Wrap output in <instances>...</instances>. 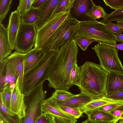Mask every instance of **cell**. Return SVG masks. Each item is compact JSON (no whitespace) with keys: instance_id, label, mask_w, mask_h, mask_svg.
<instances>
[{"instance_id":"6da1fadb","label":"cell","mask_w":123,"mask_h":123,"mask_svg":"<svg viewBox=\"0 0 123 123\" xmlns=\"http://www.w3.org/2000/svg\"><path fill=\"white\" fill-rule=\"evenodd\" d=\"M78 52L77 45L73 39L58 52L47 80L49 87L68 91L73 86L70 83V76L74 65L77 63Z\"/></svg>"},{"instance_id":"7a4b0ae2","label":"cell","mask_w":123,"mask_h":123,"mask_svg":"<svg viewBox=\"0 0 123 123\" xmlns=\"http://www.w3.org/2000/svg\"><path fill=\"white\" fill-rule=\"evenodd\" d=\"M79 78L76 85L80 91L93 99L106 96V87L108 73L100 65L86 62L80 67Z\"/></svg>"},{"instance_id":"3957f363","label":"cell","mask_w":123,"mask_h":123,"mask_svg":"<svg viewBox=\"0 0 123 123\" xmlns=\"http://www.w3.org/2000/svg\"><path fill=\"white\" fill-rule=\"evenodd\" d=\"M58 52L45 53L40 61L24 76L23 92L25 95L47 80L52 65Z\"/></svg>"},{"instance_id":"277c9868","label":"cell","mask_w":123,"mask_h":123,"mask_svg":"<svg viewBox=\"0 0 123 123\" xmlns=\"http://www.w3.org/2000/svg\"><path fill=\"white\" fill-rule=\"evenodd\" d=\"M80 21L69 16L58 28L48 40L40 49L45 53L59 52L76 37V30Z\"/></svg>"},{"instance_id":"5b68a950","label":"cell","mask_w":123,"mask_h":123,"mask_svg":"<svg viewBox=\"0 0 123 123\" xmlns=\"http://www.w3.org/2000/svg\"><path fill=\"white\" fill-rule=\"evenodd\" d=\"M76 36L114 45L117 44L114 34L103 22L88 20L80 21L77 27Z\"/></svg>"},{"instance_id":"8992f818","label":"cell","mask_w":123,"mask_h":123,"mask_svg":"<svg viewBox=\"0 0 123 123\" xmlns=\"http://www.w3.org/2000/svg\"><path fill=\"white\" fill-rule=\"evenodd\" d=\"M92 48L99 60L100 65L106 71L123 74V66L119 58L117 50L115 48L100 42Z\"/></svg>"},{"instance_id":"52a82bcc","label":"cell","mask_w":123,"mask_h":123,"mask_svg":"<svg viewBox=\"0 0 123 123\" xmlns=\"http://www.w3.org/2000/svg\"><path fill=\"white\" fill-rule=\"evenodd\" d=\"M43 85L41 84L29 94L25 95L24 100L27 107L26 114L21 119V123H35L43 113L41 107L45 99L46 92L43 89Z\"/></svg>"},{"instance_id":"ba28073f","label":"cell","mask_w":123,"mask_h":123,"mask_svg":"<svg viewBox=\"0 0 123 123\" xmlns=\"http://www.w3.org/2000/svg\"><path fill=\"white\" fill-rule=\"evenodd\" d=\"M37 31L34 24L21 22L17 34L14 47L16 51L26 53L35 45Z\"/></svg>"},{"instance_id":"9c48e42d","label":"cell","mask_w":123,"mask_h":123,"mask_svg":"<svg viewBox=\"0 0 123 123\" xmlns=\"http://www.w3.org/2000/svg\"><path fill=\"white\" fill-rule=\"evenodd\" d=\"M69 16V11L53 16L43 26L37 31L35 45L34 48L40 49L61 24Z\"/></svg>"},{"instance_id":"30bf717a","label":"cell","mask_w":123,"mask_h":123,"mask_svg":"<svg viewBox=\"0 0 123 123\" xmlns=\"http://www.w3.org/2000/svg\"><path fill=\"white\" fill-rule=\"evenodd\" d=\"M24 97V94L21 92L19 88L18 78L12 93L10 111L16 115L20 119L24 117L26 114L27 107Z\"/></svg>"},{"instance_id":"8fae6325","label":"cell","mask_w":123,"mask_h":123,"mask_svg":"<svg viewBox=\"0 0 123 123\" xmlns=\"http://www.w3.org/2000/svg\"><path fill=\"white\" fill-rule=\"evenodd\" d=\"M43 113L51 115L62 118L70 123L77 121V119L67 114L61 110L56 100L51 96L45 99L41 107Z\"/></svg>"},{"instance_id":"7c38bea8","label":"cell","mask_w":123,"mask_h":123,"mask_svg":"<svg viewBox=\"0 0 123 123\" xmlns=\"http://www.w3.org/2000/svg\"><path fill=\"white\" fill-rule=\"evenodd\" d=\"M61 0H47L39 9V18L34 24L37 31L41 28L51 18L58 4Z\"/></svg>"},{"instance_id":"4fadbf2b","label":"cell","mask_w":123,"mask_h":123,"mask_svg":"<svg viewBox=\"0 0 123 123\" xmlns=\"http://www.w3.org/2000/svg\"><path fill=\"white\" fill-rule=\"evenodd\" d=\"M21 23L20 12L17 10L12 12L7 27L10 46L12 50L14 49L16 40Z\"/></svg>"},{"instance_id":"5bb4252c","label":"cell","mask_w":123,"mask_h":123,"mask_svg":"<svg viewBox=\"0 0 123 123\" xmlns=\"http://www.w3.org/2000/svg\"><path fill=\"white\" fill-rule=\"evenodd\" d=\"M93 1L92 0H74L69 11V17L78 21L79 19L87 17L86 14L92 7Z\"/></svg>"},{"instance_id":"9a60e30c","label":"cell","mask_w":123,"mask_h":123,"mask_svg":"<svg viewBox=\"0 0 123 123\" xmlns=\"http://www.w3.org/2000/svg\"><path fill=\"white\" fill-rule=\"evenodd\" d=\"M25 55V54L15 51L7 57L14 67L17 78H18L19 88L23 93Z\"/></svg>"},{"instance_id":"2e32d148","label":"cell","mask_w":123,"mask_h":123,"mask_svg":"<svg viewBox=\"0 0 123 123\" xmlns=\"http://www.w3.org/2000/svg\"><path fill=\"white\" fill-rule=\"evenodd\" d=\"M106 96L123 91V74L118 73H108L106 83Z\"/></svg>"},{"instance_id":"e0dca14e","label":"cell","mask_w":123,"mask_h":123,"mask_svg":"<svg viewBox=\"0 0 123 123\" xmlns=\"http://www.w3.org/2000/svg\"><path fill=\"white\" fill-rule=\"evenodd\" d=\"M44 53L40 49L34 48L27 53H25L24 60V74L40 61Z\"/></svg>"},{"instance_id":"ac0fdd59","label":"cell","mask_w":123,"mask_h":123,"mask_svg":"<svg viewBox=\"0 0 123 123\" xmlns=\"http://www.w3.org/2000/svg\"><path fill=\"white\" fill-rule=\"evenodd\" d=\"M93 100L94 99L90 96L80 92L79 94L68 99L64 101L56 100L59 106H67L79 109Z\"/></svg>"},{"instance_id":"d6986e66","label":"cell","mask_w":123,"mask_h":123,"mask_svg":"<svg viewBox=\"0 0 123 123\" xmlns=\"http://www.w3.org/2000/svg\"><path fill=\"white\" fill-rule=\"evenodd\" d=\"M7 28L0 23V62H2L11 54Z\"/></svg>"},{"instance_id":"ffe728a7","label":"cell","mask_w":123,"mask_h":123,"mask_svg":"<svg viewBox=\"0 0 123 123\" xmlns=\"http://www.w3.org/2000/svg\"><path fill=\"white\" fill-rule=\"evenodd\" d=\"M88 116V119L92 121L99 123H107L116 120L117 118L110 113L96 110L85 113Z\"/></svg>"},{"instance_id":"44dd1931","label":"cell","mask_w":123,"mask_h":123,"mask_svg":"<svg viewBox=\"0 0 123 123\" xmlns=\"http://www.w3.org/2000/svg\"><path fill=\"white\" fill-rule=\"evenodd\" d=\"M123 102L113 100L105 97L102 98L93 100L79 109L83 113L94 110L102 106L111 104Z\"/></svg>"},{"instance_id":"7402d4cb","label":"cell","mask_w":123,"mask_h":123,"mask_svg":"<svg viewBox=\"0 0 123 123\" xmlns=\"http://www.w3.org/2000/svg\"><path fill=\"white\" fill-rule=\"evenodd\" d=\"M6 73L4 87L8 86L13 89L15 87L18 78L14 67L11 62L6 58Z\"/></svg>"},{"instance_id":"603a6c76","label":"cell","mask_w":123,"mask_h":123,"mask_svg":"<svg viewBox=\"0 0 123 123\" xmlns=\"http://www.w3.org/2000/svg\"><path fill=\"white\" fill-rule=\"evenodd\" d=\"M21 22L27 24H34L39 18V9L31 7L28 10L20 12Z\"/></svg>"},{"instance_id":"cb8c5ba5","label":"cell","mask_w":123,"mask_h":123,"mask_svg":"<svg viewBox=\"0 0 123 123\" xmlns=\"http://www.w3.org/2000/svg\"><path fill=\"white\" fill-rule=\"evenodd\" d=\"M109 14L106 13L103 7L96 5L92 2V7L86 15L91 20H96L97 19L105 18Z\"/></svg>"},{"instance_id":"d4e9b609","label":"cell","mask_w":123,"mask_h":123,"mask_svg":"<svg viewBox=\"0 0 123 123\" xmlns=\"http://www.w3.org/2000/svg\"><path fill=\"white\" fill-rule=\"evenodd\" d=\"M0 112L11 123H21V119L8 109L5 107L1 99L0 100Z\"/></svg>"},{"instance_id":"484cf974","label":"cell","mask_w":123,"mask_h":123,"mask_svg":"<svg viewBox=\"0 0 123 123\" xmlns=\"http://www.w3.org/2000/svg\"><path fill=\"white\" fill-rule=\"evenodd\" d=\"M74 0H61L56 6L53 16L61 13L69 12Z\"/></svg>"},{"instance_id":"4316f807","label":"cell","mask_w":123,"mask_h":123,"mask_svg":"<svg viewBox=\"0 0 123 123\" xmlns=\"http://www.w3.org/2000/svg\"><path fill=\"white\" fill-rule=\"evenodd\" d=\"M13 90L8 86H6L0 92V99L2 100L5 107L10 111Z\"/></svg>"},{"instance_id":"83f0119b","label":"cell","mask_w":123,"mask_h":123,"mask_svg":"<svg viewBox=\"0 0 123 123\" xmlns=\"http://www.w3.org/2000/svg\"><path fill=\"white\" fill-rule=\"evenodd\" d=\"M119 21H123V6L109 14L101 22L106 23L109 22Z\"/></svg>"},{"instance_id":"f1b7e54d","label":"cell","mask_w":123,"mask_h":123,"mask_svg":"<svg viewBox=\"0 0 123 123\" xmlns=\"http://www.w3.org/2000/svg\"><path fill=\"white\" fill-rule=\"evenodd\" d=\"M76 95L66 90H56L53 93L52 96L57 100L64 101L75 96Z\"/></svg>"},{"instance_id":"f546056e","label":"cell","mask_w":123,"mask_h":123,"mask_svg":"<svg viewBox=\"0 0 123 123\" xmlns=\"http://www.w3.org/2000/svg\"><path fill=\"white\" fill-rule=\"evenodd\" d=\"M12 0H0V23L2 22L10 10Z\"/></svg>"},{"instance_id":"4dcf8cb0","label":"cell","mask_w":123,"mask_h":123,"mask_svg":"<svg viewBox=\"0 0 123 123\" xmlns=\"http://www.w3.org/2000/svg\"><path fill=\"white\" fill-rule=\"evenodd\" d=\"M59 108L62 111L76 119L79 118L82 115L79 108L62 106H59Z\"/></svg>"},{"instance_id":"1f68e13d","label":"cell","mask_w":123,"mask_h":123,"mask_svg":"<svg viewBox=\"0 0 123 123\" xmlns=\"http://www.w3.org/2000/svg\"><path fill=\"white\" fill-rule=\"evenodd\" d=\"M80 71V67L78 66L76 63H75L71 70L70 76V82L73 85H76L78 82Z\"/></svg>"},{"instance_id":"d6a6232c","label":"cell","mask_w":123,"mask_h":123,"mask_svg":"<svg viewBox=\"0 0 123 123\" xmlns=\"http://www.w3.org/2000/svg\"><path fill=\"white\" fill-rule=\"evenodd\" d=\"M77 45L83 51L86 50L88 46L96 41L86 38L76 36L74 39Z\"/></svg>"},{"instance_id":"836d02e7","label":"cell","mask_w":123,"mask_h":123,"mask_svg":"<svg viewBox=\"0 0 123 123\" xmlns=\"http://www.w3.org/2000/svg\"><path fill=\"white\" fill-rule=\"evenodd\" d=\"M6 60L5 59L3 62H0V92L4 87L6 73Z\"/></svg>"},{"instance_id":"e575fe53","label":"cell","mask_w":123,"mask_h":123,"mask_svg":"<svg viewBox=\"0 0 123 123\" xmlns=\"http://www.w3.org/2000/svg\"><path fill=\"white\" fill-rule=\"evenodd\" d=\"M34 0H20L17 10L20 12L26 11L32 7Z\"/></svg>"},{"instance_id":"d590c367","label":"cell","mask_w":123,"mask_h":123,"mask_svg":"<svg viewBox=\"0 0 123 123\" xmlns=\"http://www.w3.org/2000/svg\"><path fill=\"white\" fill-rule=\"evenodd\" d=\"M106 6L115 10L120 8L123 6V0H103Z\"/></svg>"},{"instance_id":"8d00e7d4","label":"cell","mask_w":123,"mask_h":123,"mask_svg":"<svg viewBox=\"0 0 123 123\" xmlns=\"http://www.w3.org/2000/svg\"><path fill=\"white\" fill-rule=\"evenodd\" d=\"M123 104V102L110 104L100 107L96 110L104 112L110 113Z\"/></svg>"},{"instance_id":"74e56055","label":"cell","mask_w":123,"mask_h":123,"mask_svg":"<svg viewBox=\"0 0 123 123\" xmlns=\"http://www.w3.org/2000/svg\"><path fill=\"white\" fill-rule=\"evenodd\" d=\"M35 123H54L53 116L43 113L39 117Z\"/></svg>"},{"instance_id":"f35d334b","label":"cell","mask_w":123,"mask_h":123,"mask_svg":"<svg viewBox=\"0 0 123 123\" xmlns=\"http://www.w3.org/2000/svg\"><path fill=\"white\" fill-rule=\"evenodd\" d=\"M105 25L114 33L121 34L122 32L117 25L115 23L109 22L105 23Z\"/></svg>"},{"instance_id":"ab89813d","label":"cell","mask_w":123,"mask_h":123,"mask_svg":"<svg viewBox=\"0 0 123 123\" xmlns=\"http://www.w3.org/2000/svg\"><path fill=\"white\" fill-rule=\"evenodd\" d=\"M105 97L115 101L123 102V91L107 95Z\"/></svg>"},{"instance_id":"60d3db41","label":"cell","mask_w":123,"mask_h":123,"mask_svg":"<svg viewBox=\"0 0 123 123\" xmlns=\"http://www.w3.org/2000/svg\"><path fill=\"white\" fill-rule=\"evenodd\" d=\"M123 111V104L110 113L116 117L118 119L120 117Z\"/></svg>"},{"instance_id":"b9f144b4","label":"cell","mask_w":123,"mask_h":123,"mask_svg":"<svg viewBox=\"0 0 123 123\" xmlns=\"http://www.w3.org/2000/svg\"><path fill=\"white\" fill-rule=\"evenodd\" d=\"M47 0H34L32 5V7L39 9L46 1Z\"/></svg>"},{"instance_id":"7bdbcfd3","label":"cell","mask_w":123,"mask_h":123,"mask_svg":"<svg viewBox=\"0 0 123 123\" xmlns=\"http://www.w3.org/2000/svg\"><path fill=\"white\" fill-rule=\"evenodd\" d=\"M53 116L54 123H70L56 116Z\"/></svg>"},{"instance_id":"ee69618b","label":"cell","mask_w":123,"mask_h":123,"mask_svg":"<svg viewBox=\"0 0 123 123\" xmlns=\"http://www.w3.org/2000/svg\"><path fill=\"white\" fill-rule=\"evenodd\" d=\"M106 44L109 46L115 48L117 50H123V43H120L119 44H116L114 45H111L107 43Z\"/></svg>"},{"instance_id":"f6af8a7d","label":"cell","mask_w":123,"mask_h":123,"mask_svg":"<svg viewBox=\"0 0 123 123\" xmlns=\"http://www.w3.org/2000/svg\"><path fill=\"white\" fill-rule=\"evenodd\" d=\"M116 42L123 43V34H114Z\"/></svg>"},{"instance_id":"bcb514c9","label":"cell","mask_w":123,"mask_h":123,"mask_svg":"<svg viewBox=\"0 0 123 123\" xmlns=\"http://www.w3.org/2000/svg\"><path fill=\"white\" fill-rule=\"evenodd\" d=\"M0 123H11L1 112L0 113Z\"/></svg>"},{"instance_id":"7dc6e473","label":"cell","mask_w":123,"mask_h":123,"mask_svg":"<svg viewBox=\"0 0 123 123\" xmlns=\"http://www.w3.org/2000/svg\"><path fill=\"white\" fill-rule=\"evenodd\" d=\"M117 25L120 28H123V21H117Z\"/></svg>"},{"instance_id":"c3c4849f","label":"cell","mask_w":123,"mask_h":123,"mask_svg":"<svg viewBox=\"0 0 123 123\" xmlns=\"http://www.w3.org/2000/svg\"><path fill=\"white\" fill-rule=\"evenodd\" d=\"M114 122L113 121L111 122L107 123H114ZM81 123H98L96 122H93L92 121H91L90 120H89L88 119H87L86 121H84L83 122Z\"/></svg>"},{"instance_id":"681fc988","label":"cell","mask_w":123,"mask_h":123,"mask_svg":"<svg viewBox=\"0 0 123 123\" xmlns=\"http://www.w3.org/2000/svg\"><path fill=\"white\" fill-rule=\"evenodd\" d=\"M114 123H123V118H119L115 121Z\"/></svg>"},{"instance_id":"f907efd6","label":"cell","mask_w":123,"mask_h":123,"mask_svg":"<svg viewBox=\"0 0 123 123\" xmlns=\"http://www.w3.org/2000/svg\"><path fill=\"white\" fill-rule=\"evenodd\" d=\"M119 118H123V111Z\"/></svg>"},{"instance_id":"816d5d0a","label":"cell","mask_w":123,"mask_h":123,"mask_svg":"<svg viewBox=\"0 0 123 123\" xmlns=\"http://www.w3.org/2000/svg\"><path fill=\"white\" fill-rule=\"evenodd\" d=\"M121 31H122V32H123V28H120Z\"/></svg>"},{"instance_id":"f5cc1de1","label":"cell","mask_w":123,"mask_h":123,"mask_svg":"<svg viewBox=\"0 0 123 123\" xmlns=\"http://www.w3.org/2000/svg\"><path fill=\"white\" fill-rule=\"evenodd\" d=\"M76 123V122H74V123Z\"/></svg>"}]
</instances>
